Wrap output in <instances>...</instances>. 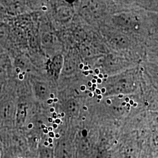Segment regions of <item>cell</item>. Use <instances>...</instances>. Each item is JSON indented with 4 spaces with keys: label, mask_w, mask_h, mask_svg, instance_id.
Returning <instances> with one entry per match:
<instances>
[{
    "label": "cell",
    "mask_w": 158,
    "mask_h": 158,
    "mask_svg": "<svg viewBox=\"0 0 158 158\" xmlns=\"http://www.w3.org/2000/svg\"><path fill=\"white\" fill-rule=\"evenodd\" d=\"M49 135L50 138H53L55 137V134H54V132L53 131L49 132Z\"/></svg>",
    "instance_id": "cell-1"
},
{
    "label": "cell",
    "mask_w": 158,
    "mask_h": 158,
    "mask_svg": "<svg viewBox=\"0 0 158 158\" xmlns=\"http://www.w3.org/2000/svg\"><path fill=\"white\" fill-rule=\"evenodd\" d=\"M61 123H62V122H61L60 119L57 118L55 120V123L56 124H60Z\"/></svg>",
    "instance_id": "cell-2"
},
{
    "label": "cell",
    "mask_w": 158,
    "mask_h": 158,
    "mask_svg": "<svg viewBox=\"0 0 158 158\" xmlns=\"http://www.w3.org/2000/svg\"><path fill=\"white\" fill-rule=\"evenodd\" d=\"M52 118L53 119H55L57 118V114L56 113H55V112L52 113Z\"/></svg>",
    "instance_id": "cell-3"
},
{
    "label": "cell",
    "mask_w": 158,
    "mask_h": 158,
    "mask_svg": "<svg viewBox=\"0 0 158 158\" xmlns=\"http://www.w3.org/2000/svg\"><path fill=\"white\" fill-rule=\"evenodd\" d=\"M18 78L19 80H22L24 78V75L23 74V73H19V75H18Z\"/></svg>",
    "instance_id": "cell-4"
},
{
    "label": "cell",
    "mask_w": 158,
    "mask_h": 158,
    "mask_svg": "<svg viewBox=\"0 0 158 158\" xmlns=\"http://www.w3.org/2000/svg\"><path fill=\"white\" fill-rule=\"evenodd\" d=\"M96 93H97L98 95H101V94H102L101 90H100V89H96Z\"/></svg>",
    "instance_id": "cell-5"
},
{
    "label": "cell",
    "mask_w": 158,
    "mask_h": 158,
    "mask_svg": "<svg viewBox=\"0 0 158 158\" xmlns=\"http://www.w3.org/2000/svg\"><path fill=\"white\" fill-rule=\"evenodd\" d=\"M80 90L82 91L85 90V85L80 86Z\"/></svg>",
    "instance_id": "cell-6"
},
{
    "label": "cell",
    "mask_w": 158,
    "mask_h": 158,
    "mask_svg": "<svg viewBox=\"0 0 158 158\" xmlns=\"http://www.w3.org/2000/svg\"><path fill=\"white\" fill-rule=\"evenodd\" d=\"M48 102V104H52L53 102V99H49L48 100V102Z\"/></svg>",
    "instance_id": "cell-7"
},
{
    "label": "cell",
    "mask_w": 158,
    "mask_h": 158,
    "mask_svg": "<svg viewBox=\"0 0 158 158\" xmlns=\"http://www.w3.org/2000/svg\"><path fill=\"white\" fill-rule=\"evenodd\" d=\"M43 132L45 133V134H49V131L48 130V128H46L45 129L43 130Z\"/></svg>",
    "instance_id": "cell-8"
},
{
    "label": "cell",
    "mask_w": 158,
    "mask_h": 158,
    "mask_svg": "<svg viewBox=\"0 0 158 158\" xmlns=\"http://www.w3.org/2000/svg\"><path fill=\"white\" fill-rule=\"evenodd\" d=\"M97 83H98V84H101L102 83V80L101 79H100V78H98V79L97 80Z\"/></svg>",
    "instance_id": "cell-9"
},
{
    "label": "cell",
    "mask_w": 158,
    "mask_h": 158,
    "mask_svg": "<svg viewBox=\"0 0 158 158\" xmlns=\"http://www.w3.org/2000/svg\"><path fill=\"white\" fill-rule=\"evenodd\" d=\"M57 127H58V125L56 124H55V123H54L53 125H52V127H53V128H54V129H56L57 128Z\"/></svg>",
    "instance_id": "cell-10"
},
{
    "label": "cell",
    "mask_w": 158,
    "mask_h": 158,
    "mask_svg": "<svg viewBox=\"0 0 158 158\" xmlns=\"http://www.w3.org/2000/svg\"><path fill=\"white\" fill-rule=\"evenodd\" d=\"M85 67V65L83 64V63H81L80 65H79V68L80 69H83Z\"/></svg>",
    "instance_id": "cell-11"
},
{
    "label": "cell",
    "mask_w": 158,
    "mask_h": 158,
    "mask_svg": "<svg viewBox=\"0 0 158 158\" xmlns=\"http://www.w3.org/2000/svg\"><path fill=\"white\" fill-rule=\"evenodd\" d=\"M94 72L96 73L97 74H99V73H100V70H99V69H95V70H94Z\"/></svg>",
    "instance_id": "cell-12"
},
{
    "label": "cell",
    "mask_w": 158,
    "mask_h": 158,
    "mask_svg": "<svg viewBox=\"0 0 158 158\" xmlns=\"http://www.w3.org/2000/svg\"><path fill=\"white\" fill-rule=\"evenodd\" d=\"M98 78H100V79H101L104 78V75L101 73L99 74H98Z\"/></svg>",
    "instance_id": "cell-13"
},
{
    "label": "cell",
    "mask_w": 158,
    "mask_h": 158,
    "mask_svg": "<svg viewBox=\"0 0 158 158\" xmlns=\"http://www.w3.org/2000/svg\"><path fill=\"white\" fill-rule=\"evenodd\" d=\"M48 142H49V143H53V139L51 138H49L48 139Z\"/></svg>",
    "instance_id": "cell-14"
},
{
    "label": "cell",
    "mask_w": 158,
    "mask_h": 158,
    "mask_svg": "<svg viewBox=\"0 0 158 158\" xmlns=\"http://www.w3.org/2000/svg\"><path fill=\"white\" fill-rule=\"evenodd\" d=\"M101 91H102V93H105L106 91V90L105 88H102L101 89Z\"/></svg>",
    "instance_id": "cell-15"
},
{
    "label": "cell",
    "mask_w": 158,
    "mask_h": 158,
    "mask_svg": "<svg viewBox=\"0 0 158 158\" xmlns=\"http://www.w3.org/2000/svg\"><path fill=\"white\" fill-rule=\"evenodd\" d=\"M87 85H88V86H89V87H92V85H93V83H91V81H89V82H88V83H87Z\"/></svg>",
    "instance_id": "cell-16"
},
{
    "label": "cell",
    "mask_w": 158,
    "mask_h": 158,
    "mask_svg": "<svg viewBox=\"0 0 158 158\" xmlns=\"http://www.w3.org/2000/svg\"><path fill=\"white\" fill-rule=\"evenodd\" d=\"M50 112L52 113H55V108H50Z\"/></svg>",
    "instance_id": "cell-17"
},
{
    "label": "cell",
    "mask_w": 158,
    "mask_h": 158,
    "mask_svg": "<svg viewBox=\"0 0 158 158\" xmlns=\"http://www.w3.org/2000/svg\"><path fill=\"white\" fill-rule=\"evenodd\" d=\"M85 69V71H87L89 69V67L87 66H85V67L83 68Z\"/></svg>",
    "instance_id": "cell-18"
},
{
    "label": "cell",
    "mask_w": 158,
    "mask_h": 158,
    "mask_svg": "<svg viewBox=\"0 0 158 158\" xmlns=\"http://www.w3.org/2000/svg\"><path fill=\"white\" fill-rule=\"evenodd\" d=\"M83 74H85V76H88L89 74V71H85L83 72Z\"/></svg>",
    "instance_id": "cell-19"
},
{
    "label": "cell",
    "mask_w": 158,
    "mask_h": 158,
    "mask_svg": "<svg viewBox=\"0 0 158 158\" xmlns=\"http://www.w3.org/2000/svg\"><path fill=\"white\" fill-rule=\"evenodd\" d=\"M48 130L49 131V132H52V130H53V127H49L48 128Z\"/></svg>",
    "instance_id": "cell-20"
},
{
    "label": "cell",
    "mask_w": 158,
    "mask_h": 158,
    "mask_svg": "<svg viewBox=\"0 0 158 158\" xmlns=\"http://www.w3.org/2000/svg\"><path fill=\"white\" fill-rule=\"evenodd\" d=\"M50 97H51V99H53H53L55 98V95L52 93V94H50Z\"/></svg>",
    "instance_id": "cell-21"
},
{
    "label": "cell",
    "mask_w": 158,
    "mask_h": 158,
    "mask_svg": "<svg viewBox=\"0 0 158 158\" xmlns=\"http://www.w3.org/2000/svg\"><path fill=\"white\" fill-rule=\"evenodd\" d=\"M91 83H93V84H96V83H97V80H95V79H93L92 80H91Z\"/></svg>",
    "instance_id": "cell-22"
},
{
    "label": "cell",
    "mask_w": 158,
    "mask_h": 158,
    "mask_svg": "<svg viewBox=\"0 0 158 158\" xmlns=\"http://www.w3.org/2000/svg\"><path fill=\"white\" fill-rule=\"evenodd\" d=\"M130 98H128V97H127V98H125V102H127V103H128V102H130Z\"/></svg>",
    "instance_id": "cell-23"
},
{
    "label": "cell",
    "mask_w": 158,
    "mask_h": 158,
    "mask_svg": "<svg viewBox=\"0 0 158 158\" xmlns=\"http://www.w3.org/2000/svg\"><path fill=\"white\" fill-rule=\"evenodd\" d=\"M16 72H17V73L19 74L20 72H21V69H20L19 68H17V69H16Z\"/></svg>",
    "instance_id": "cell-24"
},
{
    "label": "cell",
    "mask_w": 158,
    "mask_h": 158,
    "mask_svg": "<svg viewBox=\"0 0 158 158\" xmlns=\"http://www.w3.org/2000/svg\"><path fill=\"white\" fill-rule=\"evenodd\" d=\"M129 103H130V105H131V106H133V105H134V102L133 100H130Z\"/></svg>",
    "instance_id": "cell-25"
},
{
    "label": "cell",
    "mask_w": 158,
    "mask_h": 158,
    "mask_svg": "<svg viewBox=\"0 0 158 158\" xmlns=\"http://www.w3.org/2000/svg\"><path fill=\"white\" fill-rule=\"evenodd\" d=\"M48 121H49V123H52V122H53V118H51V117L48 118Z\"/></svg>",
    "instance_id": "cell-26"
},
{
    "label": "cell",
    "mask_w": 158,
    "mask_h": 158,
    "mask_svg": "<svg viewBox=\"0 0 158 158\" xmlns=\"http://www.w3.org/2000/svg\"><path fill=\"white\" fill-rule=\"evenodd\" d=\"M28 127L29 129H31L33 127V124H29Z\"/></svg>",
    "instance_id": "cell-27"
},
{
    "label": "cell",
    "mask_w": 158,
    "mask_h": 158,
    "mask_svg": "<svg viewBox=\"0 0 158 158\" xmlns=\"http://www.w3.org/2000/svg\"><path fill=\"white\" fill-rule=\"evenodd\" d=\"M44 145H45V146H48V145H49V142L45 141L44 142Z\"/></svg>",
    "instance_id": "cell-28"
},
{
    "label": "cell",
    "mask_w": 158,
    "mask_h": 158,
    "mask_svg": "<svg viewBox=\"0 0 158 158\" xmlns=\"http://www.w3.org/2000/svg\"><path fill=\"white\" fill-rule=\"evenodd\" d=\"M97 98H98V100H101V99H102V95H98Z\"/></svg>",
    "instance_id": "cell-29"
},
{
    "label": "cell",
    "mask_w": 158,
    "mask_h": 158,
    "mask_svg": "<svg viewBox=\"0 0 158 158\" xmlns=\"http://www.w3.org/2000/svg\"><path fill=\"white\" fill-rule=\"evenodd\" d=\"M41 127H42V128L44 130V129H45L46 128V127L45 125L44 124H42L41 125Z\"/></svg>",
    "instance_id": "cell-30"
},
{
    "label": "cell",
    "mask_w": 158,
    "mask_h": 158,
    "mask_svg": "<svg viewBox=\"0 0 158 158\" xmlns=\"http://www.w3.org/2000/svg\"><path fill=\"white\" fill-rule=\"evenodd\" d=\"M89 96H90V97H93V96H94V94H93V93H90L89 94Z\"/></svg>",
    "instance_id": "cell-31"
},
{
    "label": "cell",
    "mask_w": 158,
    "mask_h": 158,
    "mask_svg": "<svg viewBox=\"0 0 158 158\" xmlns=\"http://www.w3.org/2000/svg\"><path fill=\"white\" fill-rule=\"evenodd\" d=\"M127 103L126 102H123V104H122V106H127Z\"/></svg>",
    "instance_id": "cell-32"
},
{
    "label": "cell",
    "mask_w": 158,
    "mask_h": 158,
    "mask_svg": "<svg viewBox=\"0 0 158 158\" xmlns=\"http://www.w3.org/2000/svg\"><path fill=\"white\" fill-rule=\"evenodd\" d=\"M107 104H111V100H107Z\"/></svg>",
    "instance_id": "cell-33"
},
{
    "label": "cell",
    "mask_w": 158,
    "mask_h": 158,
    "mask_svg": "<svg viewBox=\"0 0 158 158\" xmlns=\"http://www.w3.org/2000/svg\"><path fill=\"white\" fill-rule=\"evenodd\" d=\"M58 102V99L57 98H54L53 99V102Z\"/></svg>",
    "instance_id": "cell-34"
},
{
    "label": "cell",
    "mask_w": 158,
    "mask_h": 158,
    "mask_svg": "<svg viewBox=\"0 0 158 158\" xmlns=\"http://www.w3.org/2000/svg\"><path fill=\"white\" fill-rule=\"evenodd\" d=\"M118 97L119 98H122L123 97V94H119L118 96Z\"/></svg>",
    "instance_id": "cell-35"
},
{
    "label": "cell",
    "mask_w": 158,
    "mask_h": 158,
    "mask_svg": "<svg viewBox=\"0 0 158 158\" xmlns=\"http://www.w3.org/2000/svg\"><path fill=\"white\" fill-rule=\"evenodd\" d=\"M55 137L57 138H59V137H60V135H59V134H56L55 135Z\"/></svg>",
    "instance_id": "cell-36"
},
{
    "label": "cell",
    "mask_w": 158,
    "mask_h": 158,
    "mask_svg": "<svg viewBox=\"0 0 158 158\" xmlns=\"http://www.w3.org/2000/svg\"><path fill=\"white\" fill-rule=\"evenodd\" d=\"M61 115L60 114H57V118L60 119L61 118Z\"/></svg>",
    "instance_id": "cell-37"
},
{
    "label": "cell",
    "mask_w": 158,
    "mask_h": 158,
    "mask_svg": "<svg viewBox=\"0 0 158 158\" xmlns=\"http://www.w3.org/2000/svg\"><path fill=\"white\" fill-rule=\"evenodd\" d=\"M93 77H94V79H95L96 80H97V79H98V76H94Z\"/></svg>",
    "instance_id": "cell-38"
},
{
    "label": "cell",
    "mask_w": 158,
    "mask_h": 158,
    "mask_svg": "<svg viewBox=\"0 0 158 158\" xmlns=\"http://www.w3.org/2000/svg\"><path fill=\"white\" fill-rule=\"evenodd\" d=\"M60 115H61V117H64V115H65V114H64V113H62V114H60Z\"/></svg>",
    "instance_id": "cell-39"
},
{
    "label": "cell",
    "mask_w": 158,
    "mask_h": 158,
    "mask_svg": "<svg viewBox=\"0 0 158 158\" xmlns=\"http://www.w3.org/2000/svg\"><path fill=\"white\" fill-rule=\"evenodd\" d=\"M108 77V74H104V78H106H106H107Z\"/></svg>",
    "instance_id": "cell-40"
},
{
    "label": "cell",
    "mask_w": 158,
    "mask_h": 158,
    "mask_svg": "<svg viewBox=\"0 0 158 158\" xmlns=\"http://www.w3.org/2000/svg\"><path fill=\"white\" fill-rule=\"evenodd\" d=\"M137 105H138V104H137V103H134V105H133V107H136L137 106Z\"/></svg>",
    "instance_id": "cell-41"
},
{
    "label": "cell",
    "mask_w": 158,
    "mask_h": 158,
    "mask_svg": "<svg viewBox=\"0 0 158 158\" xmlns=\"http://www.w3.org/2000/svg\"><path fill=\"white\" fill-rule=\"evenodd\" d=\"M89 74H93V70H90V71H89Z\"/></svg>",
    "instance_id": "cell-42"
},
{
    "label": "cell",
    "mask_w": 158,
    "mask_h": 158,
    "mask_svg": "<svg viewBox=\"0 0 158 158\" xmlns=\"http://www.w3.org/2000/svg\"><path fill=\"white\" fill-rule=\"evenodd\" d=\"M127 106L128 107H130L131 105H130V103H127V106Z\"/></svg>",
    "instance_id": "cell-43"
},
{
    "label": "cell",
    "mask_w": 158,
    "mask_h": 158,
    "mask_svg": "<svg viewBox=\"0 0 158 158\" xmlns=\"http://www.w3.org/2000/svg\"><path fill=\"white\" fill-rule=\"evenodd\" d=\"M42 9H43L44 10H47V8H46L45 6H44V7L42 8Z\"/></svg>",
    "instance_id": "cell-44"
},
{
    "label": "cell",
    "mask_w": 158,
    "mask_h": 158,
    "mask_svg": "<svg viewBox=\"0 0 158 158\" xmlns=\"http://www.w3.org/2000/svg\"><path fill=\"white\" fill-rule=\"evenodd\" d=\"M83 109H84V110H85V111H86V110H87V108L86 107H83Z\"/></svg>",
    "instance_id": "cell-45"
},
{
    "label": "cell",
    "mask_w": 158,
    "mask_h": 158,
    "mask_svg": "<svg viewBox=\"0 0 158 158\" xmlns=\"http://www.w3.org/2000/svg\"><path fill=\"white\" fill-rule=\"evenodd\" d=\"M49 146L51 147H53V144H52V143H50V144H49Z\"/></svg>",
    "instance_id": "cell-46"
},
{
    "label": "cell",
    "mask_w": 158,
    "mask_h": 158,
    "mask_svg": "<svg viewBox=\"0 0 158 158\" xmlns=\"http://www.w3.org/2000/svg\"><path fill=\"white\" fill-rule=\"evenodd\" d=\"M85 92H86V93H89H89H90V92H89V91H85Z\"/></svg>",
    "instance_id": "cell-47"
},
{
    "label": "cell",
    "mask_w": 158,
    "mask_h": 158,
    "mask_svg": "<svg viewBox=\"0 0 158 158\" xmlns=\"http://www.w3.org/2000/svg\"><path fill=\"white\" fill-rule=\"evenodd\" d=\"M100 102V100H98H98H97V102Z\"/></svg>",
    "instance_id": "cell-48"
},
{
    "label": "cell",
    "mask_w": 158,
    "mask_h": 158,
    "mask_svg": "<svg viewBox=\"0 0 158 158\" xmlns=\"http://www.w3.org/2000/svg\"><path fill=\"white\" fill-rule=\"evenodd\" d=\"M145 105H147V106H148V102H145Z\"/></svg>",
    "instance_id": "cell-49"
},
{
    "label": "cell",
    "mask_w": 158,
    "mask_h": 158,
    "mask_svg": "<svg viewBox=\"0 0 158 158\" xmlns=\"http://www.w3.org/2000/svg\"><path fill=\"white\" fill-rule=\"evenodd\" d=\"M141 70L142 71H143V70H144V69H143V68H141Z\"/></svg>",
    "instance_id": "cell-50"
},
{
    "label": "cell",
    "mask_w": 158,
    "mask_h": 158,
    "mask_svg": "<svg viewBox=\"0 0 158 158\" xmlns=\"http://www.w3.org/2000/svg\"><path fill=\"white\" fill-rule=\"evenodd\" d=\"M85 117H83V121H85Z\"/></svg>",
    "instance_id": "cell-51"
},
{
    "label": "cell",
    "mask_w": 158,
    "mask_h": 158,
    "mask_svg": "<svg viewBox=\"0 0 158 158\" xmlns=\"http://www.w3.org/2000/svg\"><path fill=\"white\" fill-rule=\"evenodd\" d=\"M117 143V141H115V144H116V143Z\"/></svg>",
    "instance_id": "cell-52"
},
{
    "label": "cell",
    "mask_w": 158,
    "mask_h": 158,
    "mask_svg": "<svg viewBox=\"0 0 158 158\" xmlns=\"http://www.w3.org/2000/svg\"><path fill=\"white\" fill-rule=\"evenodd\" d=\"M130 107H128V110H130Z\"/></svg>",
    "instance_id": "cell-53"
},
{
    "label": "cell",
    "mask_w": 158,
    "mask_h": 158,
    "mask_svg": "<svg viewBox=\"0 0 158 158\" xmlns=\"http://www.w3.org/2000/svg\"></svg>",
    "instance_id": "cell-54"
}]
</instances>
